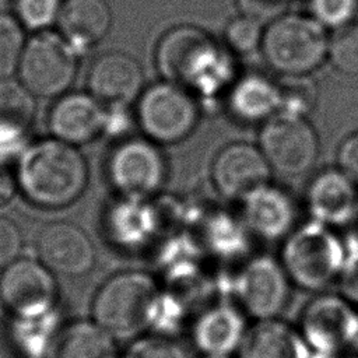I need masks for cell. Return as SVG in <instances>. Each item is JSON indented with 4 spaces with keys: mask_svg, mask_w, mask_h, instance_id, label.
<instances>
[{
    "mask_svg": "<svg viewBox=\"0 0 358 358\" xmlns=\"http://www.w3.org/2000/svg\"><path fill=\"white\" fill-rule=\"evenodd\" d=\"M345 256L347 246L336 234L313 221L287 238L280 262L292 285L317 294L337 282Z\"/></svg>",
    "mask_w": 358,
    "mask_h": 358,
    "instance_id": "obj_4",
    "label": "cell"
},
{
    "mask_svg": "<svg viewBox=\"0 0 358 358\" xmlns=\"http://www.w3.org/2000/svg\"><path fill=\"white\" fill-rule=\"evenodd\" d=\"M105 115L101 103L83 94H71L57 101L50 112V129L64 143H85L95 137L103 126Z\"/></svg>",
    "mask_w": 358,
    "mask_h": 358,
    "instance_id": "obj_20",
    "label": "cell"
},
{
    "mask_svg": "<svg viewBox=\"0 0 358 358\" xmlns=\"http://www.w3.org/2000/svg\"><path fill=\"white\" fill-rule=\"evenodd\" d=\"M194 358H235V357H220V355H196Z\"/></svg>",
    "mask_w": 358,
    "mask_h": 358,
    "instance_id": "obj_37",
    "label": "cell"
},
{
    "mask_svg": "<svg viewBox=\"0 0 358 358\" xmlns=\"http://www.w3.org/2000/svg\"><path fill=\"white\" fill-rule=\"evenodd\" d=\"M228 105L232 115L243 122H266L281 110V88L268 78L249 74L232 87Z\"/></svg>",
    "mask_w": 358,
    "mask_h": 358,
    "instance_id": "obj_22",
    "label": "cell"
},
{
    "mask_svg": "<svg viewBox=\"0 0 358 358\" xmlns=\"http://www.w3.org/2000/svg\"><path fill=\"white\" fill-rule=\"evenodd\" d=\"M38 253L43 264L62 275H81L94 264V248L76 225L55 222L46 225L38 238Z\"/></svg>",
    "mask_w": 358,
    "mask_h": 358,
    "instance_id": "obj_15",
    "label": "cell"
},
{
    "mask_svg": "<svg viewBox=\"0 0 358 358\" xmlns=\"http://www.w3.org/2000/svg\"><path fill=\"white\" fill-rule=\"evenodd\" d=\"M18 182L31 201L43 207H63L83 193L87 183V166L83 157L69 143L41 141L21 157Z\"/></svg>",
    "mask_w": 358,
    "mask_h": 358,
    "instance_id": "obj_1",
    "label": "cell"
},
{
    "mask_svg": "<svg viewBox=\"0 0 358 358\" xmlns=\"http://www.w3.org/2000/svg\"><path fill=\"white\" fill-rule=\"evenodd\" d=\"M338 294L358 309V243L347 245V256L338 280Z\"/></svg>",
    "mask_w": 358,
    "mask_h": 358,
    "instance_id": "obj_32",
    "label": "cell"
},
{
    "mask_svg": "<svg viewBox=\"0 0 358 358\" xmlns=\"http://www.w3.org/2000/svg\"><path fill=\"white\" fill-rule=\"evenodd\" d=\"M21 238L17 227L7 218L0 217V267L10 264L17 256Z\"/></svg>",
    "mask_w": 358,
    "mask_h": 358,
    "instance_id": "obj_34",
    "label": "cell"
},
{
    "mask_svg": "<svg viewBox=\"0 0 358 358\" xmlns=\"http://www.w3.org/2000/svg\"><path fill=\"white\" fill-rule=\"evenodd\" d=\"M306 206L315 221L326 227L344 225L358 210L357 185L341 169L323 171L309 183Z\"/></svg>",
    "mask_w": 358,
    "mask_h": 358,
    "instance_id": "obj_16",
    "label": "cell"
},
{
    "mask_svg": "<svg viewBox=\"0 0 358 358\" xmlns=\"http://www.w3.org/2000/svg\"><path fill=\"white\" fill-rule=\"evenodd\" d=\"M259 148L270 168L287 176L308 172L319 155L313 127L303 116L285 110L264 122L259 133Z\"/></svg>",
    "mask_w": 358,
    "mask_h": 358,
    "instance_id": "obj_8",
    "label": "cell"
},
{
    "mask_svg": "<svg viewBox=\"0 0 358 358\" xmlns=\"http://www.w3.org/2000/svg\"><path fill=\"white\" fill-rule=\"evenodd\" d=\"M340 169L358 186V133L348 136L337 152Z\"/></svg>",
    "mask_w": 358,
    "mask_h": 358,
    "instance_id": "obj_35",
    "label": "cell"
},
{
    "mask_svg": "<svg viewBox=\"0 0 358 358\" xmlns=\"http://www.w3.org/2000/svg\"><path fill=\"white\" fill-rule=\"evenodd\" d=\"M56 296V284L45 264L21 259L7 264L0 274V302L20 319L46 315Z\"/></svg>",
    "mask_w": 358,
    "mask_h": 358,
    "instance_id": "obj_12",
    "label": "cell"
},
{
    "mask_svg": "<svg viewBox=\"0 0 358 358\" xmlns=\"http://www.w3.org/2000/svg\"><path fill=\"white\" fill-rule=\"evenodd\" d=\"M129 358H193L187 347L175 337L155 334L134 344Z\"/></svg>",
    "mask_w": 358,
    "mask_h": 358,
    "instance_id": "obj_29",
    "label": "cell"
},
{
    "mask_svg": "<svg viewBox=\"0 0 358 358\" xmlns=\"http://www.w3.org/2000/svg\"><path fill=\"white\" fill-rule=\"evenodd\" d=\"M157 67L173 84L210 91L228 73V63L215 41L193 25L169 29L157 46Z\"/></svg>",
    "mask_w": 358,
    "mask_h": 358,
    "instance_id": "obj_2",
    "label": "cell"
},
{
    "mask_svg": "<svg viewBox=\"0 0 358 358\" xmlns=\"http://www.w3.org/2000/svg\"><path fill=\"white\" fill-rule=\"evenodd\" d=\"M161 289L148 274L122 273L106 281L92 303L94 323L110 337L131 338L151 327Z\"/></svg>",
    "mask_w": 358,
    "mask_h": 358,
    "instance_id": "obj_3",
    "label": "cell"
},
{
    "mask_svg": "<svg viewBox=\"0 0 358 358\" xmlns=\"http://www.w3.org/2000/svg\"><path fill=\"white\" fill-rule=\"evenodd\" d=\"M336 358H358V351H348V352H344Z\"/></svg>",
    "mask_w": 358,
    "mask_h": 358,
    "instance_id": "obj_36",
    "label": "cell"
},
{
    "mask_svg": "<svg viewBox=\"0 0 358 358\" xmlns=\"http://www.w3.org/2000/svg\"><path fill=\"white\" fill-rule=\"evenodd\" d=\"M271 168L260 148L245 143L224 147L214 158L211 176L217 190L227 199L243 201L268 185Z\"/></svg>",
    "mask_w": 358,
    "mask_h": 358,
    "instance_id": "obj_14",
    "label": "cell"
},
{
    "mask_svg": "<svg viewBox=\"0 0 358 358\" xmlns=\"http://www.w3.org/2000/svg\"><path fill=\"white\" fill-rule=\"evenodd\" d=\"M108 169L113 186L134 199L155 193L165 178L162 155L151 143L143 140L120 144L113 151Z\"/></svg>",
    "mask_w": 358,
    "mask_h": 358,
    "instance_id": "obj_13",
    "label": "cell"
},
{
    "mask_svg": "<svg viewBox=\"0 0 358 358\" xmlns=\"http://www.w3.org/2000/svg\"><path fill=\"white\" fill-rule=\"evenodd\" d=\"M294 326L312 358H336L355 350L358 309L340 294L317 292L303 303Z\"/></svg>",
    "mask_w": 358,
    "mask_h": 358,
    "instance_id": "obj_6",
    "label": "cell"
},
{
    "mask_svg": "<svg viewBox=\"0 0 358 358\" xmlns=\"http://www.w3.org/2000/svg\"><path fill=\"white\" fill-rule=\"evenodd\" d=\"M245 227L266 241H275L289 234L295 221V207L287 193L264 186L242 201Z\"/></svg>",
    "mask_w": 358,
    "mask_h": 358,
    "instance_id": "obj_18",
    "label": "cell"
},
{
    "mask_svg": "<svg viewBox=\"0 0 358 358\" xmlns=\"http://www.w3.org/2000/svg\"><path fill=\"white\" fill-rule=\"evenodd\" d=\"M57 20L67 42L87 48L106 35L112 17L103 0H66Z\"/></svg>",
    "mask_w": 358,
    "mask_h": 358,
    "instance_id": "obj_21",
    "label": "cell"
},
{
    "mask_svg": "<svg viewBox=\"0 0 358 358\" xmlns=\"http://www.w3.org/2000/svg\"><path fill=\"white\" fill-rule=\"evenodd\" d=\"M34 117L35 102L24 84L0 81V145H11L24 138Z\"/></svg>",
    "mask_w": 358,
    "mask_h": 358,
    "instance_id": "obj_23",
    "label": "cell"
},
{
    "mask_svg": "<svg viewBox=\"0 0 358 358\" xmlns=\"http://www.w3.org/2000/svg\"><path fill=\"white\" fill-rule=\"evenodd\" d=\"M141 85L138 63L124 53L102 55L90 69L88 88L99 103L126 106L140 94Z\"/></svg>",
    "mask_w": 358,
    "mask_h": 358,
    "instance_id": "obj_17",
    "label": "cell"
},
{
    "mask_svg": "<svg viewBox=\"0 0 358 358\" xmlns=\"http://www.w3.org/2000/svg\"><path fill=\"white\" fill-rule=\"evenodd\" d=\"M235 358H312L294 323L282 317L252 322Z\"/></svg>",
    "mask_w": 358,
    "mask_h": 358,
    "instance_id": "obj_19",
    "label": "cell"
},
{
    "mask_svg": "<svg viewBox=\"0 0 358 358\" xmlns=\"http://www.w3.org/2000/svg\"><path fill=\"white\" fill-rule=\"evenodd\" d=\"M327 56L338 71L358 76V22L338 28L329 42Z\"/></svg>",
    "mask_w": 358,
    "mask_h": 358,
    "instance_id": "obj_25",
    "label": "cell"
},
{
    "mask_svg": "<svg viewBox=\"0 0 358 358\" xmlns=\"http://www.w3.org/2000/svg\"><path fill=\"white\" fill-rule=\"evenodd\" d=\"M76 74V57L59 35L45 32L25 48L20 62V77L24 87L35 95L55 96L62 94Z\"/></svg>",
    "mask_w": 358,
    "mask_h": 358,
    "instance_id": "obj_10",
    "label": "cell"
},
{
    "mask_svg": "<svg viewBox=\"0 0 358 358\" xmlns=\"http://www.w3.org/2000/svg\"><path fill=\"white\" fill-rule=\"evenodd\" d=\"M48 358H113L112 337L96 323L76 322L57 334Z\"/></svg>",
    "mask_w": 358,
    "mask_h": 358,
    "instance_id": "obj_24",
    "label": "cell"
},
{
    "mask_svg": "<svg viewBox=\"0 0 358 358\" xmlns=\"http://www.w3.org/2000/svg\"><path fill=\"white\" fill-rule=\"evenodd\" d=\"M263 32L259 20L242 15L227 25L225 41L232 50L238 53H250L260 48Z\"/></svg>",
    "mask_w": 358,
    "mask_h": 358,
    "instance_id": "obj_27",
    "label": "cell"
},
{
    "mask_svg": "<svg viewBox=\"0 0 358 358\" xmlns=\"http://www.w3.org/2000/svg\"><path fill=\"white\" fill-rule=\"evenodd\" d=\"M236 3L243 15L262 21L267 18H277L289 0H236Z\"/></svg>",
    "mask_w": 358,
    "mask_h": 358,
    "instance_id": "obj_33",
    "label": "cell"
},
{
    "mask_svg": "<svg viewBox=\"0 0 358 358\" xmlns=\"http://www.w3.org/2000/svg\"><path fill=\"white\" fill-rule=\"evenodd\" d=\"M24 52L22 29L17 20L0 14V81L17 69Z\"/></svg>",
    "mask_w": 358,
    "mask_h": 358,
    "instance_id": "obj_26",
    "label": "cell"
},
{
    "mask_svg": "<svg viewBox=\"0 0 358 358\" xmlns=\"http://www.w3.org/2000/svg\"><path fill=\"white\" fill-rule=\"evenodd\" d=\"M291 285L281 262L260 255L239 266L225 294L250 322H259L282 316L289 305Z\"/></svg>",
    "mask_w": 358,
    "mask_h": 358,
    "instance_id": "obj_7",
    "label": "cell"
},
{
    "mask_svg": "<svg viewBox=\"0 0 358 358\" xmlns=\"http://www.w3.org/2000/svg\"><path fill=\"white\" fill-rule=\"evenodd\" d=\"M329 42L324 27L315 18L280 15L263 32L260 49L273 70L287 77H302L322 64Z\"/></svg>",
    "mask_w": 358,
    "mask_h": 358,
    "instance_id": "obj_5",
    "label": "cell"
},
{
    "mask_svg": "<svg viewBox=\"0 0 358 358\" xmlns=\"http://www.w3.org/2000/svg\"><path fill=\"white\" fill-rule=\"evenodd\" d=\"M291 81L281 88V110L305 116L315 103V88L312 83L302 77H289Z\"/></svg>",
    "mask_w": 358,
    "mask_h": 358,
    "instance_id": "obj_31",
    "label": "cell"
},
{
    "mask_svg": "<svg viewBox=\"0 0 358 358\" xmlns=\"http://www.w3.org/2000/svg\"><path fill=\"white\" fill-rule=\"evenodd\" d=\"M312 17L323 27L341 28L351 24L358 0H309Z\"/></svg>",
    "mask_w": 358,
    "mask_h": 358,
    "instance_id": "obj_28",
    "label": "cell"
},
{
    "mask_svg": "<svg viewBox=\"0 0 358 358\" xmlns=\"http://www.w3.org/2000/svg\"><path fill=\"white\" fill-rule=\"evenodd\" d=\"M250 323L232 301L220 298L193 313L186 334L197 355L235 357Z\"/></svg>",
    "mask_w": 358,
    "mask_h": 358,
    "instance_id": "obj_11",
    "label": "cell"
},
{
    "mask_svg": "<svg viewBox=\"0 0 358 358\" xmlns=\"http://www.w3.org/2000/svg\"><path fill=\"white\" fill-rule=\"evenodd\" d=\"M59 0H17L15 11L20 21L28 28L50 25L60 13Z\"/></svg>",
    "mask_w": 358,
    "mask_h": 358,
    "instance_id": "obj_30",
    "label": "cell"
},
{
    "mask_svg": "<svg viewBox=\"0 0 358 358\" xmlns=\"http://www.w3.org/2000/svg\"><path fill=\"white\" fill-rule=\"evenodd\" d=\"M137 113L144 133L159 143L183 140L199 117L193 96L185 87L169 81L150 87L140 98Z\"/></svg>",
    "mask_w": 358,
    "mask_h": 358,
    "instance_id": "obj_9",
    "label": "cell"
}]
</instances>
